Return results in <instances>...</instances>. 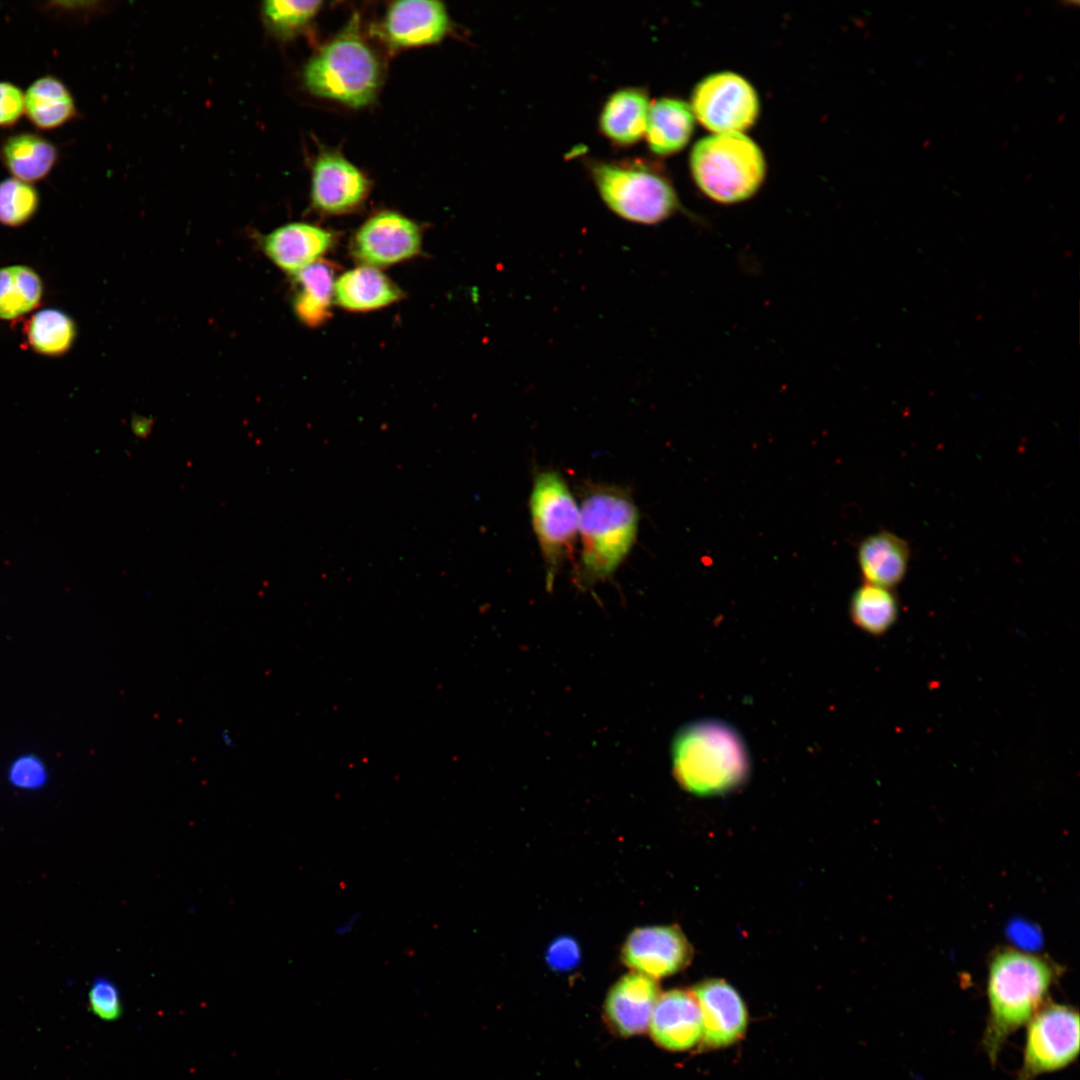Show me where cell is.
Returning a JSON list of instances; mask_svg holds the SVG:
<instances>
[{
  "label": "cell",
  "instance_id": "25",
  "mask_svg": "<svg viewBox=\"0 0 1080 1080\" xmlns=\"http://www.w3.org/2000/svg\"><path fill=\"white\" fill-rule=\"evenodd\" d=\"M849 613L857 627L879 636L895 624L899 601L892 589L863 583L851 596Z\"/></svg>",
  "mask_w": 1080,
  "mask_h": 1080
},
{
  "label": "cell",
  "instance_id": "11",
  "mask_svg": "<svg viewBox=\"0 0 1080 1080\" xmlns=\"http://www.w3.org/2000/svg\"><path fill=\"white\" fill-rule=\"evenodd\" d=\"M691 947L678 927L650 926L633 930L622 948L624 964L653 979L672 975L691 958Z\"/></svg>",
  "mask_w": 1080,
  "mask_h": 1080
},
{
  "label": "cell",
  "instance_id": "18",
  "mask_svg": "<svg viewBox=\"0 0 1080 1080\" xmlns=\"http://www.w3.org/2000/svg\"><path fill=\"white\" fill-rule=\"evenodd\" d=\"M911 557L908 542L890 531L865 537L857 547L864 583L893 589L906 576Z\"/></svg>",
  "mask_w": 1080,
  "mask_h": 1080
},
{
  "label": "cell",
  "instance_id": "2",
  "mask_svg": "<svg viewBox=\"0 0 1080 1080\" xmlns=\"http://www.w3.org/2000/svg\"><path fill=\"white\" fill-rule=\"evenodd\" d=\"M579 511L575 580L586 588L611 577L627 558L636 542L639 511L628 490L610 484L587 487Z\"/></svg>",
  "mask_w": 1080,
  "mask_h": 1080
},
{
  "label": "cell",
  "instance_id": "26",
  "mask_svg": "<svg viewBox=\"0 0 1080 1080\" xmlns=\"http://www.w3.org/2000/svg\"><path fill=\"white\" fill-rule=\"evenodd\" d=\"M39 275L25 265L0 269V319L12 320L35 309L42 297Z\"/></svg>",
  "mask_w": 1080,
  "mask_h": 1080
},
{
  "label": "cell",
  "instance_id": "32",
  "mask_svg": "<svg viewBox=\"0 0 1080 1080\" xmlns=\"http://www.w3.org/2000/svg\"><path fill=\"white\" fill-rule=\"evenodd\" d=\"M25 113V97L16 85L0 82V128L14 126Z\"/></svg>",
  "mask_w": 1080,
  "mask_h": 1080
},
{
  "label": "cell",
  "instance_id": "34",
  "mask_svg": "<svg viewBox=\"0 0 1080 1080\" xmlns=\"http://www.w3.org/2000/svg\"><path fill=\"white\" fill-rule=\"evenodd\" d=\"M361 912L357 911L348 916L343 922L334 927V934L337 936H345L353 931L359 919Z\"/></svg>",
  "mask_w": 1080,
  "mask_h": 1080
},
{
  "label": "cell",
  "instance_id": "15",
  "mask_svg": "<svg viewBox=\"0 0 1080 1080\" xmlns=\"http://www.w3.org/2000/svg\"><path fill=\"white\" fill-rule=\"evenodd\" d=\"M648 1028L656 1043L664 1048L693 1047L702 1037V1017L695 995L684 990L659 995Z\"/></svg>",
  "mask_w": 1080,
  "mask_h": 1080
},
{
  "label": "cell",
  "instance_id": "1",
  "mask_svg": "<svg viewBox=\"0 0 1080 1080\" xmlns=\"http://www.w3.org/2000/svg\"><path fill=\"white\" fill-rule=\"evenodd\" d=\"M1059 975V968L1035 954L1004 948L992 956L982 1045L993 1065L1006 1040L1048 1002L1049 990Z\"/></svg>",
  "mask_w": 1080,
  "mask_h": 1080
},
{
  "label": "cell",
  "instance_id": "6",
  "mask_svg": "<svg viewBox=\"0 0 1080 1080\" xmlns=\"http://www.w3.org/2000/svg\"><path fill=\"white\" fill-rule=\"evenodd\" d=\"M692 176L714 201L737 203L750 198L765 176L760 148L742 133L714 134L699 140L690 154Z\"/></svg>",
  "mask_w": 1080,
  "mask_h": 1080
},
{
  "label": "cell",
  "instance_id": "19",
  "mask_svg": "<svg viewBox=\"0 0 1080 1080\" xmlns=\"http://www.w3.org/2000/svg\"><path fill=\"white\" fill-rule=\"evenodd\" d=\"M649 96L640 87H626L613 92L605 101L599 128L612 144L627 147L644 137L650 107Z\"/></svg>",
  "mask_w": 1080,
  "mask_h": 1080
},
{
  "label": "cell",
  "instance_id": "29",
  "mask_svg": "<svg viewBox=\"0 0 1080 1080\" xmlns=\"http://www.w3.org/2000/svg\"><path fill=\"white\" fill-rule=\"evenodd\" d=\"M321 5V1H266L262 11L265 22L274 32L288 36L308 24Z\"/></svg>",
  "mask_w": 1080,
  "mask_h": 1080
},
{
  "label": "cell",
  "instance_id": "27",
  "mask_svg": "<svg viewBox=\"0 0 1080 1080\" xmlns=\"http://www.w3.org/2000/svg\"><path fill=\"white\" fill-rule=\"evenodd\" d=\"M27 339L38 353L56 356L68 351L76 329L72 319L58 309H43L35 313L27 325Z\"/></svg>",
  "mask_w": 1080,
  "mask_h": 1080
},
{
  "label": "cell",
  "instance_id": "20",
  "mask_svg": "<svg viewBox=\"0 0 1080 1080\" xmlns=\"http://www.w3.org/2000/svg\"><path fill=\"white\" fill-rule=\"evenodd\" d=\"M402 290L378 268L359 266L341 274L334 285V302L352 312H368L398 302Z\"/></svg>",
  "mask_w": 1080,
  "mask_h": 1080
},
{
  "label": "cell",
  "instance_id": "9",
  "mask_svg": "<svg viewBox=\"0 0 1080 1080\" xmlns=\"http://www.w3.org/2000/svg\"><path fill=\"white\" fill-rule=\"evenodd\" d=\"M695 118L714 134L742 133L756 121L759 99L742 76L718 72L701 80L690 104Z\"/></svg>",
  "mask_w": 1080,
  "mask_h": 1080
},
{
  "label": "cell",
  "instance_id": "7",
  "mask_svg": "<svg viewBox=\"0 0 1080 1080\" xmlns=\"http://www.w3.org/2000/svg\"><path fill=\"white\" fill-rule=\"evenodd\" d=\"M533 530L552 588L559 569L571 557L579 529V506L565 479L554 470L538 472L529 498Z\"/></svg>",
  "mask_w": 1080,
  "mask_h": 1080
},
{
  "label": "cell",
  "instance_id": "16",
  "mask_svg": "<svg viewBox=\"0 0 1080 1080\" xmlns=\"http://www.w3.org/2000/svg\"><path fill=\"white\" fill-rule=\"evenodd\" d=\"M658 997L655 979L633 971L620 978L608 993V1022L622 1036L640 1034L649 1026Z\"/></svg>",
  "mask_w": 1080,
  "mask_h": 1080
},
{
  "label": "cell",
  "instance_id": "5",
  "mask_svg": "<svg viewBox=\"0 0 1080 1080\" xmlns=\"http://www.w3.org/2000/svg\"><path fill=\"white\" fill-rule=\"evenodd\" d=\"M354 24L308 61L303 79L314 95L359 108L374 98L380 82V66Z\"/></svg>",
  "mask_w": 1080,
  "mask_h": 1080
},
{
  "label": "cell",
  "instance_id": "21",
  "mask_svg": "<svg viewBox=\"0 0 1080 1080\" xmlns=\"http://www.w3.org/2000/svg\"><path fill=\"white\" fill-rule=\"evenodd\" d=\"M694 125L695 116L690 104L664 97L650 104L644 137L654 154L668 156L686 146Z\"/></svg>",
  "mask_w": 1080,
  "mask_h": 1080
},
{
  "label": "cell",
  "instance_id": "14",
  "mask_svg": "<svg viewBox=\"0 0 1080 1080\" xmlns=\"http://www.w3.org/2000/svg\"><path fill=\"white\" fill-rule=\"evenodd\" d=\"M449 28L443 3L430 0L393 2L384 18L383 34L394 47H414L440 41Z\"/></svg>",
  "mask_w": 1080,
  "mask_h": 1080
},
{
  "label": "cell",
  "instance_id": "23",
  "mask_svg": "<svg viewBox=\"0 0 1080 1080\" xmlns=\"http://www.w3.org/2000/svg\"><path fill=\"white\" fill-rule=\"evenodd\" d=\"M294 311L304 324L316 327L328 320L334 302L335 268L319 260L294 274Z\"/></svg>",
  "mask_w": 1080,
  "mask_h": 1080
},
{
  "label": "cell",
  "instance_id": "24",
  "mask_svg": "<svg viewBox=\"0 0 1080 1080\" xmlns=\"http://www.w3.org/2000/svg\"><path fill=\"white\" fill-rule=\"evenodd\" d=\"M24 97L25 114L37 129L59 128L77 115L72 94L55 76L46 75L36 79L28 87Z\"/></svg>",
  "mask_w": 1080,
  "mask_h": 1080
},
{
  "label": "cell",
  "instance_id": "28",
  "mask_svg": "<svg viewBox=\"0 0 1080 1080\" xmlns=\"http://www.w3.org/2000/svg\"><path fill=\"white\" fill-rule=\"evenodd\" d=\"M39 206V194L28 182L7 178L0 182V224L18 227L28 222Z\"/></svg>",
  "mask_w": 1080,
  "mask_h": 1080
},
{
  "label": "cell",
  "instance_id": "30",
  "mask_svg": "<svg viewBox=\"0 0 1080 1080\" xmlns=\"http://www.w3.org/2000/svg\"><path fill=\"white\" fill-rule=\"evenodd\" d=\"M88 1006L92 1013L103 1021H116L123 1013L120 991L106 977L93 980L88 991Z\"/></svg>",
  "mask_w": 1080,
  "mask_h": 1080
},
{
  "label": "cell",
  "instance_id": "13",
  "mask_svg": "<svg viewBox=\"0 0 1080 1080\" xmlns=\"http://www.w3.org/2000/svg\"><path fill=\"white\" fill-rule=\"evenodd\" d=\"M702 1017V1038L710 1047H723L738 1040L747 1025L742 998L720 979L704 981L694 988Z\"/></svg>",
  "mask_w": 1080,
  "mask_h": 1080
},
{
  "label": "cell",
  "instance_id": "10",
  "mask_svg": "<svg viewBox=\"0 0 1080 1080\" xmlns=\"http://www.w3.org/2000/svg\"><path fill=\"white\" fill-rule=\"evenodd\" d=\"M422 246L419 226L394 211H382L356 231L351 254L364 266L387 267L418 255Z\"/></svg>",
  "mask_w": 1080,
  "mask_h": 1080
},
{
  "label": "cell",
  "instance_id": "17",
  "mask_svg": "<svg viewBox=\"0 0 1080 1080\" xmlns=\"http://www.w3.org/2000/svg\"><path fill=\"white\" fill-rule=\"evenodd\" d=\"M332 232L309 223L283 225L263 240L267 257L283 271L295 274L315 263L334 245Z\"/></svg>",
  "mask_w": 1080,
  "mask_h": 1080
},
{
  "label": "cell",
  "instance_id": "12",
  "mask_svg": "<svg viewBox=\"0 0 1080 1080\" xmlns=\"http://www.w3.org/2000/svg\"><path fill=\"white\" fill-rule=\"evenodd\" d=\"M365 175L343 156L324 152L312 170L311 199L326 214H343L357 208L368 193Z\"/></svg>",
  "mask_w": 1080,
  "mask_h": 1080
},
{
  "label": "cell",
  "instance_id": "31",
  "mask_svg": "<svg viewBox=\"0 0 1080 1080\" xmlns=\"http://www.w3.org/2000/svg\"><path fill=\"white\" fill-rule=\"evenodd\" d=\"M48 770L38 756L26 753L17 756L9 765L7 778L9 783L20 790H38L48 781Z\"/></svg>",
  "mask_w": 1080,
  "mask_h": 1080
},
{
  "label": "cell",
  "instance_id": "33",
  "mask_svg": "<svg viewBox=\"0 0 1080 1080\" xmlns=\"http://www.w3.org/2000/svg\"><path fill=\"white\" fill-rule=\"evenodd\" d=\"M576 944L570 939H559L548 951V961L553 967L567 968L576 963L578 957Z\"/></svg>",
  "mask_w": 1080,
  "mask_h": 1080
},
{
  "label": "cell",
  "instance_id": "8",
  "mask_svg": "<svg viewBox=\"0 0 1080 1080\" xmlns=\"http://www.w3.org/2000/svg\"><path fill=\"white\" fill-rule=\"evenodd\" d=\"M1026 1025L1023 1062L1016 1080H1035L1075 1061L1079 1053V1014L1075 1008L1048 1001Z\"/></svg>",
  "mask_w": 1080,
  "mask_h": 1080
},
{
  "label": "cell",
  "instance_id": "3",
  "mask_svg": "<svg viewBox=\"0 0 1080 1080\" xmlns=\"http://www.w3.org/2000/svg\"><path fill=\"white\" fill-rule=\"evenodd\" d=\"M673 775L695 795L723 794L743 785L751 763L739 732L716 719L690 722L675 734L671 746Z\"/></svg>",
  "mask_w": 1080,
  "mask_h": 1080
},
{
  "label": "cell",
  "instance_id": "4",
  "mask_svg": "<svg viewBox=\"0 0 1080 1080\" xmlns=\"http://www.w3.org/2000/svg\"><path fill=\"white\" fill-rule=\"evenodd\" d=\"M588 168L602 201L629 222L658 224L680 208L671 182L653 162L640 158L594 160Z\"/></svg>",
  "mask_w": 1080,
  "mask_h": 1080
},
{
  "label": "cell",
  "instance_id": "22",
  "mask_svg": "<svg viewBox=\"0 0 1080 1080\" xmlns=\"http://www.w3.org/2000/svg\"><path fill=\"white\" fill-rule=\"evenodd\" d=\"M0 160L14 178L29 183L44 179L52 171L58 151L46 138L32 132H20L1 142Z\"/></svg>",
  "mask_w": 1080,
  "mask_h": 1080
}]
</instances>
